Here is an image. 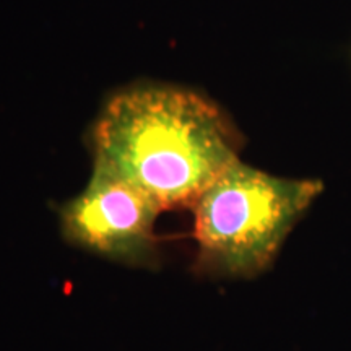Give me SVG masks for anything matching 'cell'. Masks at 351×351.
<instances>
[{"label": "cell", "instance_id": "3957f363", "mask_svg": "<svg viewBox=\"0 0 351 351\" xmlns=\"http://www.w3.org/2000/svg\"><path fill=\"white\" fill-rule=\"evenodd\" d=\"M161 212L137 187L93 169L88 186L60 210V228L75 247L150 269L160 261L155 223Z\"/></svg>", "mask_w": 351, "mask_h": 351}, {"label": "cell", "instance_id": "7a4b0ae2", "mask_svg": "<svg viewBox=\"0 0 351 351\" xmlns=\"http://www.w3.org/2000/svg\"><path fill=\"white\" fill-rule=\"evenodd\" d=\"M322 189L315 179L278 178L241 160L232 163L192 207L195 269L243 280L267 271Z\"/></svg>", "mask_w": 351, "mask_h": 351}, {"label": "cell", "instance_id": "6da1fadb", "mask_svg": "<svg viewBox=\"0 0 351 351\" xmlns=\"http://www.w3.org/2000/svg\"><path fill=\"white\" fill-rule=\"evenodd\" d=\"M241 138L217 104L168 85L114 95L91 130L96 171L116 176L161 210L192 208L239 160Z\"/></svg>", "mask_w": 351, "mask_h": 351}]
</instances>
